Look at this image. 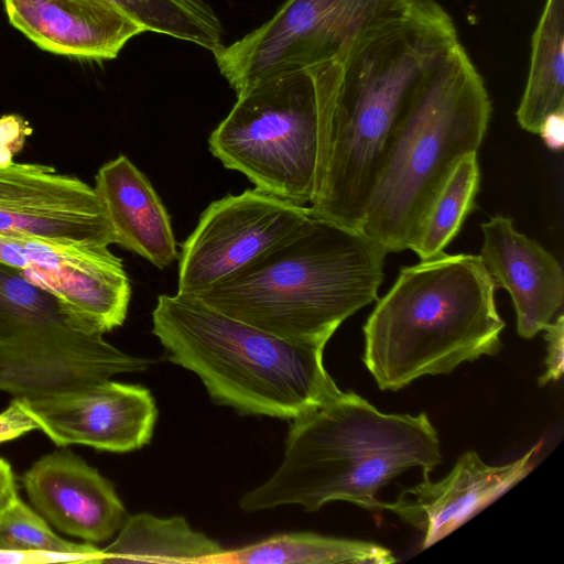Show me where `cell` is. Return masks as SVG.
I'll return each mask as SVG.
<instances>
[{
	"mask_svg": "<svg viewBox=\"0 0 564 564\" xmlns=\"http://www.w3.org/2000/svg\"><path fill=\"white\" fill-rule=\"evenodd\" d=\"M415 0H285L263 24L214 52L236 93L274 75L338 58L362 33Z\"/></svg>",
	"mask_w": 564,
	"mask_h": 564,
	"instance_id": "8",
	"label": "cell"
},
{
	"mask_svg": "<svg viewBox=\"0 0 564 564\" xmlns=\"http://www.w3.org/2000/svg\"><path fill=\"white\" fill-rule=\"evenodd\" d=\"M481 230L479 257L496 285L510 294L518 334L532 338L562 308V267L542 246L519 232L510 217L497 215L481 224Z\"/></svg>",
	"mask_w": 564,
	"mask_h": 564,
	"instance_id": "16",
	"label": "cell"
},
{
	"mask_svg": "<svg viewBox=\"0 0 564 564\" xmlns=\"http://www.w3.org/2000/svg\"><path fill=\"white\" fill-rule=\"evenodd\" d=\"M94 189L106 208L117 245L160 269L178 258L165 206L148 177L126 155L98 170Z\"/></svg>",
	"mask_w": 564,
	"mask_h": 564,
	"instance_id": "18",
	"label": "cell"
},
{
	"mask_svg": "<svg viewBox=\"0 0 564 564\" xmlns=\"http://www.w3.org/2000/svg\"><path fill=\"white\" fill-rule=\"evenodd\" d=\"M479 256L445 252L403 267L364 325L362 360L381 390L496 355L505 322Z\"/></svg>",
	"mask_w": 564,
	"mask_h": 564,
	"instance_id": "4",
	"label": "cell"
},
{
	"mask_svg": "<svg viewBox=\"0 0 564 564\" xmlns=\"http://www.w3.org/2000/svg\"><path fill=\"white\" fill-rule=\"evenodd\" d=\"M387 254L359 229L311 214L260 257L188 295L275 336L325 347L344 321L378 300Z\"/></svg>",
	"mask_w": 564,
	"mask_h": 564,
	"instance_id": "2",
	"label": "cell"
},
{
	"mask_svg": "<svg viewBox=\"0 0 564 564\" xmlns=\"http://www.w3.org/2000/svg\"><path fill=\"white\" fill-rule=\"evenodd\" d=\"M32 430H37L36 424L13 399L0 413V443L14 440Z\"/></svg>",
	"mask_w": 564,
	"mask_h": 564,
	"instance_id": "29",
	"label": "cell"
},
{
	"mask_svg": "<svg viewBox=\"0 0 564 564\" xmlns=\"http://www.w3.org/2000/svg\"><path fill=\"white\" fill-rule=\"evenodd\" d=\"M490 116L485 82L459 42L411 97L390 138L358 229L387 253L409 249L455 164L478 151Z\"/></svg>",
	"mask_w": 564,
	"mask_h": 564,
	"instance_id": "6",
	"label": "cell"
},
{
	"mask_svg": "<svg viewBox=\"0 0 564 564\" xmlns=\"http://www.w3.org/2000/svg\"><path fill=\"white\" fill-rule=\"evenodd\" d=\"M538 134L552 151L564 145V109L550 113L541 123Z\"/></svg>",
	"mask_w": 564,
	"mask_h": 564,
	"instance_id": "30",
	"label": "cell"
},
{
	"mask_svg": "<svg viewBox=\"0 0 564 564\" xmlns=\"http://www.w3.org/2000/svg\"><path fill=\"white\" fill-rule=\"evenodd\" d=\"M32 131L29 121L19 115L0 117V166L13 162V156L22 150Z\"/></svg>",
	"mask_w": 564,
	"mask_h": 564,
	"instance_id": "27",
	"label": "cell"
},
{
	"mask_svg": "<svg viewBox=\"0 0 564 564\" xmlns=\"http://www.w3.org/2000/svg\"><path fill=\"white\" fill-rule=\"evenodd\" d=\"M392 552L375 542L286 532L223 553L216 564H390Z\"/></svg>",
	"mask_w": 564,
	"mask_h": 564,
	"instance_id": "21",
	"label": "cell"
},
{
	"mask_svg": "<svg viewBox=\"0 0 564 564\" xmlns=\"http://www.w3.org/2000/svg\"><path fill=\"white\" fill-rule=\"evenodd\" d=\"M564 0H545L532 34L525 87L517 110L520 127L538 134L543 120L564 109Z\"/></svg>",
	"mask_w": 564,
	"mask_h": 564,
	"instance_id": "20",
	"label": "cell"
},
{
	"mask_svg": "<svg viewBox=\"0 0 564 564\" xmlns=\"http://www.w3.org/2000/svg\"><path fill=\"white\" fill-rule=\"evenodd\" d=\"M479 182L477 152L464 155L434 195L412 238L409 249L421 261L443 253L458 234L476 207Z\"/></svg>",
	"mask_w": 564,
	"mask_h": 564,
	"instance_id": "22",
	"label": "cell"
},
{
	"mask_svg": "<svg viewBox=\"0 0 564 564\" xmlns=\"http://www.w3.org/2000/svg\"><path fill=\"white\" fill-rule=\"evenodd\" d=\"M152 333L215 403L243 415L293 420L343 392L324 367V346L275 336L193 295H160Z\"/></svg>",
	"mask_w": 564,
	"mask_h": 564,
	"instance_id": "5",
	"label": "cell"
},
{
	"mask_svg": "<svg viewBox=\"0 0 564 564\" xmlns=\"http://www.w3.org/2000/svg\"><path fill=\"white\" fill-rule=\"evenodd\" d=\"M0 549L90 554L105 562L102 550L94 544L70 542L55 534L20 497L0 516Z\"/></svg>",
	"mask_w": 564,
	"mask_h": 564,
	"instance_id": "25",
	"label": "cell"
},
{
	"mask_svg": "<svg viewBox=\"0 0 564 564\" xmlns=\"http://www.w3.org/2000/svg\"><path fill=\"white\" fill-rule=\"evenodd\" d=\"M0 236L73 243H116L106 208L94 187L54 167L12 162L0 166Z\"/></svg>",
	"mask_w": 564,
	"mask_h": 564,
	"instance_id": "12",
	"label": "cell"
},
{
	"mask_svg": "<svg viewBox=\"0 0 564 564\" xmlns=\"http://www.w3.org/2000/svg\"><path fill=\"white\" fill-rule=\"evenodd\" d=\"M311 214L307 206L258 188L214 200L182 246L176 293L193 294L226 279L288 238Z\"/></svg>",
	"mask_w": 564,
	"mask_h": 564,
	"instance_id": "9",
	"label": "cell"
},
{
	"mask_svg": "<svg viewBox=\"0 0 564 564\" xmlns=\"http://www.w3.org/2000/svg\"><path fill=\"white\" fill-rule=\"evenodd\" d=\"M14 399L37 430L58 446L131 452L150 442L158 419L148 388L110 379Z\"/></svg>",
	"mask_w": 564,
	"mask_h": 564,
	"instance_id": "11",
	"label": "cell"
},
{
	"mask_svg": "<svg viewBox=\"0 0 564 564\" xmlns=\"http://www.w3.org/2000/svg\"><path fill=\"white\" fill-rule=\"evenodd\" d=\"M22 480L31 502L46 520L87 542L110 539L127 518L112 484L74 454L42 457Z\"/></svg>",
	"mask_w": 564,
	"mask_h": 564,
	"instance_id": "15",
	"label": "cell"
},
{
	"mask_svg": "<svg viewBox=\"0 0 564 564\" xmlns=\"http://www.w3.org/2000/svg\"><path fill=\"white\" fill-rule=\"evenodd\" d=\"M19 498L10 464L0 458V516Z\"/></svg>",
	"mask_w": 564,
	"mask_h": 564,
	"instance_id": "31",
	"label": "cell"
},
{
	"mask_svg": "<svg viewBox=\"0 0 564 564\" xmlns=\"http://www.w3.org/2000/svg\"><path fill=\"white\" fill-rule=\"evenodd\" d=\"M12 26L57 55L111 59L144 29L106 0H3Z\"/></svg>",
	"mask_w": 564,
	"mask_h": 564,
	"instance_id": "17",
	"label": "cell"
},
{
	"mask_svg": "<svg viewBox=\"0 0 564 564\" xmlns=\"http://www.w3.org/2000/svg\"><path fill=\"white\" fill-rule=\"evenodd\" d=\"M104 563L102 557L82 553L0 549V564Z\"/></svg>",
	"mask_w": 564,
	"mask_h": 564,
	"instance_id": "26",
	"label": "cell"
},
{
	"mask_svg": "<svg viewBox=\"0 0 564 564\" xmlns=\"http://www.w3.org/2000/svg\"><path fill=\"white\" fill-rule=\"evenodd\" d=\"M133 20L144 31H152L197 44L208 51L220 41L223 25L204 0H106Z\"/></svg>",
	"mask_w": 564,
	"mask_h": 564,
	"instance_id": "24",
	"label": "cell"
},
{
	"mask_svg": "<svg viewBox=\"0 0 564 564\" xmlns=\"http://www.w3.org/2000/svg\"><path fill=\"white\" fill-rule=\"evenodd\" d=\"M0 263L56 296L101 334L126 321L130 281L122 260L107 246L0 236Z\"/></svg>",
	"mask_w": 564,
	"mask_h": 564,
	"instance_id": "10",
	"label": "cell"
},
{
	"mask_svg": "<svg viewBox=\"0 0 564 564\" xmlns=\"http://www.w3.org/2000/svg\"><path fill=\"white\" fill-rule=\"evenodd\" d=\"M9 333L6 330V328L3 326L0 325V340L6 338V337H9Z\"/></svg>",
	"mask_w": 564,
	"mask_h": 564,
	"instance_id": "32",
	"label": "cell"
},
{
	"mask_svg": "<svg viewBox=\"0 0 564 564\" xmlns=\"http://www.w3.org/2000/svg\"><path fill=\"white\" fill-rule=\"evenodd\" d=\"M340 70L335 58L245 87L210 133L209 151L256 188L311 205L317 189L321 128L334 108Z\"/></svg>",
	"mask_w": 564,
	"mask_h": 564,
	"instance_id": "7",
	"label": "cell"
},
{
	"mask_svg": "<svg viewBox=\"0 0 564 564\" xmlns=\"http://www.w3.org/2000/svg\"><path fill=\"white\" fill-rule=\"evenodd\" d=\"M102 552L105 562L110 563L216 564L225 549L192 529L182 516L161 518L141 512L127 516L117 538Z\"/></svg>",
	"mask_w": 564,
	"mask_h": 564,
	"instance_id": "19",
	"label": "cell"
},
{
	"mask_svg": "<svg viewBox=\"0 0 564 564\" xmlns=\"http://www.w3.org/2000/svg\"><path fill=\"white\" fill-rule=\"evenodd\" d=\"M459 43L436 0H415L401 15L358 36L338 57L341 70L319 145L311 213L358 229L390 138L411 97Z\"/></svg>",
	"mask_w": 564,
	"mask_h": 564,
	"instance_id": "1",
	"label": "cell"
},
{
	"mask_svg": "<svg viewBox=\"0 0 564 564\" xmlns=\"http://www.w3.org/2000/svg\"><path fill=\"white\" fill-rule=\"evenodd\" d=\"M541 443L520 458L499 466L485 464L479 455L464 453L453 470L440 481L429 474L416 486L405 489L382 508L423 533L422 549H427L458 529L491 505L534 468Z\"/></svg>",
	"mask_w": 564,
	"mask_h": 564,
	"instance_id": "14",
	"label": "cell"
},
{
	"mask_svg": "<svg viewBox=\"0 0 564 564\" xmlns=\"http://www.w3.org/2000/svg\"><path fill=\"white\" fill-rule=\"evenodd\" d=\"M153 362L123 352L102 334H15L0 340V390L15 398L45 394L145 371Z\"/></svg>",
	"mask_w": 564,
	"mask_h": 564,
	"instance_id": "13",
	"label": "cell"
},
{
	"mask_svg": "<svg viewBox=\"0 0 564 564\" xmlns=\"http://www.w3.org/2000/svg\"><path fill=\"white\" fill-rule=\"evenodd\" d=\"M546 340V370L539 378V384L544 386L550 381H556L561 378L563 367V346H564V316L558 314L544 329Z\"/></svg>",
	"mask_w": 564,
	"mask_h": 564,
	"instance_id": "28",
	"label": "cell"
},
{
	"mask_svg": "<svg viewBox=\"0 0 564 564\" xmlns=\"http://www.w3.org/2000/svg\"><path fill=\"white\" fill-rule=\"evenodd\" d=\"M0 325L10 336L22 333H97L50 292L0 263Z\"/></svg>",
	"mask_w": 564,
	"mask_h": 564,
	"instance_id": "23",
	"label": "cell"
},
{
	"mask_svg": "<svg viewBox=\"0 0 564 564\" xmlns=\"http://www.w3.org/2000/svg\"><path fill=\"white\" fill-rule=\"evenodd\" d=\"M442 463L438 434L425 413L380 412L355 392L293 419L282 460L261 485L239 499L245 512L297 505L308 512L335 500L371 512L377 494L413 467L430 474Z\"/></svg>",
	"mask_w": 564,
	"mask_h": 564,
	"instance_id": "3",
	"label": "cell"
}]
</instances>
